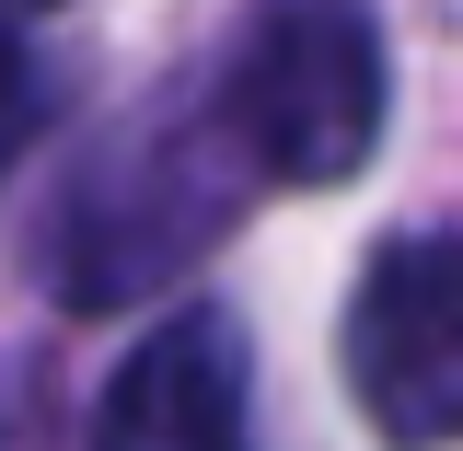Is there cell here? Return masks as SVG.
I'll list each match as a JSON object with an SVG mask.
<instances>
[{"label":"cell","instance_id":"obj_1","mask_svg":"<svg viewBox=\"0 0 463 451\" xmlns=\"http://www.w3.org/2000/svg\"><path fill=\"white\" fill-rule=\"evenodd\" d=\"M221 127L279 185H347L383 139V35L359 0H267L221 70Z\"/></svg>","mask_w":463,"mask_h":451},{"label":"cell","instance_id":"obj_2","mask_svg":"<svg viewBox=\"0 0 463 451\" xmlns=\"http://www.w3.org/2000/svg\"><path fill=\"white\" fill-rule=\"evenodd\" d=\"M347 394L394 451L463 440V231H405L359 267Z\"/></svg>","mask_w":463,"mask_h":451},{"label":"cell","instance_id":"obj_3","mask_svg":"<svg viewBox=\"0 0 463 451\" xmlns=\"http://www.w3.org/2000/svg\"><path fill=\"white\" fill-rule=\"evenodd\" d=\"M93 451H243V324L185 301L116 359L93 405Z\"/></svg>","mask_w":463,"mask_h":451},{"label":"cell","instance_id":"obj_4","mask_svg":"<svg viewBox=\"0 0 463 451\" xmlns=\"http://www.w3.org/2000/svg\"><path fill=\"white\" fill-rule=\"evenodd\" d=\"M24 105H35V70H24V47H12V23H0V151L24 139Z\"/></svg>","mask_w":463,"mask_h":451},{"label":"cell","instance_id":"obj_5","mask_svg":"<svg viewBox=\"0 0 463 451\" xmlns=\"http://www.w3.org/2000/svg\"><path fill=\"white\" fill-rule=\"evenodd\" d=\"M12 12H47V0H12Z\"/></svg>","mask_w":463,"mask_h":451}]
</instances>
